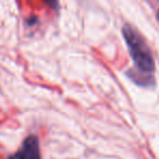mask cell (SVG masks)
<instances>
[{
    "instance_id": "obj_3",
    "label": "cell",
    "mask_w": 159,
    "mask_h": 159,
    "mask_svg": "<svg viewBox=\"0 0 159 159\" xmlns=\"http://www.w3.org/2000/svg\"><path fill=\"white\" fill-rule=\"evenodd\" d=\"M157 20H158V22H159V10H158V12H157Z\"/></svg>"
},
{
    "instance_id": "obj_2",
    "label": "cell",
    "mask_w": 159,
    "mask_h": 159,
    "mask_svg": "<svg viewBox=\"0 0 159 159\" xmlns=\"http://www.w3.org/2000/svg\"><path fill=\"white\" fill-rule=\"evenodd\" d=\"M8 159H42L39 141L36 135H30L23 141L21 147Z\"/></svg>"
},
{
    "instance_id": "obj_1",
    "label": "cell",
    "mask_w": 159,
    "mask_h": 159,
    "mask_svg": "<svg viewBox=\"0 0 159 159\" xmlns=\"http://www.w3.org/2000/svg\"><path fill=\"white\" fill-rule=\"evenodd\" d=\"M122 35L126 43L131 58L135 63V71L132 80L141 85H150L152 73L155 72V61L150 48L141 34L131 25L125 24L122 29Z\"/></svg>"
}]
</instances>
